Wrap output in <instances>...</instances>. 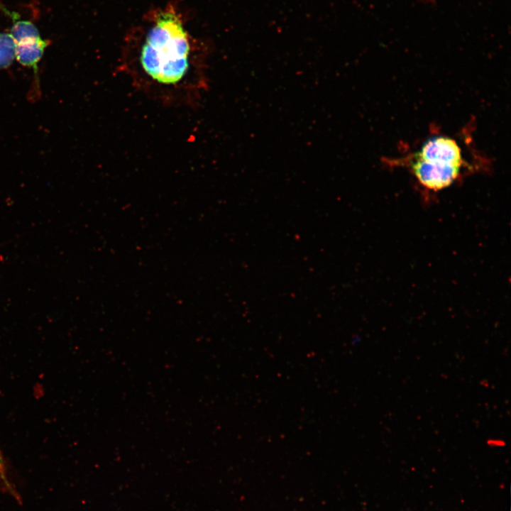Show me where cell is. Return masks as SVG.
Listing matches in <instances>:
<instances>
[{"instance_id": "obj_4", "label": "cell", "mask_w": 511, "mask_h": 511, "mask_svg": "<svg viewBox=\"0 0 511 511\" xmlns=\"http://www.w3.org/2000/svg\"><path fill=\"white\" fill-rule=\"evenodd\" d=\"M1 11L12 20L11 35L15 43H18L27 39L40 37L35 26L31 21L22 20L18 13L12 11L3 5H0Z\"/></svg>"}, {"instance_id": "obj_1", "label": "cell", "mask_w": 511, "mask_h": 511, "mask_svg": "<svg viewBox=\"0 0 511 511\" xmlns=\"http://www.w3.org/2000/svg\"><path fill=\"white\" fill-rule=\"evenodd\" d=\"M121 68L137 90L163 105L194 106L209 87L206 66L170 11L158 15L136 55Z\"/></svg>"}, {"instance_id": "obj_2", "label": "cell", "mask_w": 511, "mask_h": 511, "mask_svg": "<svg viewBox=\"0 0 511 511\" xmlns=\"http://www.w3.org/2000/svg\"><path fill=\"white\" fill-rule=\"evenodd\" d=\"M405 160L421 186L432 192L449 187L466 165L458 142L443 135L428 138Z\"/></svg>"}, {"instance_id": "obj_6", "label": "cell", "mask_w": 511, "mask_h": 511, "mask_svg": "<svg viewBox=\"0 0 511 511\" xmlns=\"http://www.w3.org/2000/svg\"><path fill=\"white\" fill-rule=\"evenodd\" d=\"M4 465L3 463V459L0 453V477L1 478H5L4 477Z\"/></svg>"}, {"instance_id": "obj_3", "label": "cell", "mask_w": 511, "mask_h": 511, "mask_svg": "<svg viewBox=\"0 0 511 511\" xmlns=\"http://www.w3.org/2000/svg\"><path fill=\"white\" fill-rule=\"evenodd\" d=\"M48 44L49 41L40 37L15 43V58L22 65L33 70L37 82L38 65Z\"/></svg>"}, {"instance_id": "obj_5", "label": "cell", "mask_w": 511, "mask_h": 511, "mask_svg": "<svg viewBox=\"0 0 511 511\" xmlns=\"http://www.w3.org/2000/svg\"><path fill=\"white\" fill-rule=\"evenodd\" d=\"M15 59V42L10 33H0V69L9 67Z\"/></svg>"}]
</instances>
